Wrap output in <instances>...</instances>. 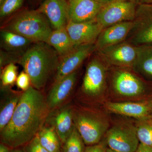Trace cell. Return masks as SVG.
Returning <instances> with one entry per match:
<instances>
[{
    "mask_svg": "<svg viewBox=\"0 0 152 152\" xmlns=\"http://www.w3.org/2000/svg\"><path fill=\"white\" fill-rule=\"evenodd\" d=\"M50 111L46 97L31 86L23 92L10 121L0 131L1 142L12 148L25 145L43 126Z\"/></svg>",
    "mask_w": 152,
    "mask_h": 152,
    "instance_id": "1",
    "label": "cell"
},
{
    "mask_svg": "<svg viewBox=\"0 0 152 152\" xmlns=\"http://www.w3.org/2000/svg\"><path fill=\"white\" fill-rule=\"evenodd\" d=\"M59 60V56L50 45L36 42L26 50L18 63L29 76L31 86L41 91L52 75L56 72Z\"/></svg>",
    "mask_w": 152,
    "mask_h": 152,
    "instance_id": "2",
    "label": "cell"
},
{
    "mask_svg": "<svg viewBox=\"0 0 152 152\" xmlns=\"http://www.w3.org/2000/svg\"><path fill=\"white\" fill-rule=\"evenodd\" d=\"M47 17L39 10L25 11L7 23L2 30L19 34L34 42L47 43L53 31Z\"/></svg>",
    "mask_w": 152,
    "mask_h": 152,
    "instance_id": "3",
    "label": "cell"
},
{
    "mask_svg": "<svg viewBox=\"0 0 152 152\" xmlns=\"http://www.w3.org/2000/svg\"><path fill=\"white\" fill-rule=\"evenodd\" d=\"M74 125L85 145H95L101 141L108 130V124L96 113L73 106Z\"/></svg>",
    "mask_w": 152,
    "mask_h": 152,
    "instance_id": "4",
    "label": "cell"
},
{
    "mask_svg": "<svg viewBox=\"0 0 152 152\" xmlns=\"http://www.w3.org/2000/svg\"><path fill=\"white\" fill-rule=\"evenodd\" d=\"M114 68L111 85L118 94L132 97L152 92V84L142 78L131 68Z\"/></svg>",
    "mask_w": 152,
    "mask_h": 152,
    "instance_id": "5",
    "label": "cell"
},
{
    "mask_svg": "<svg viewBox=\"0 0 152 152\" xmlns=\"http://www.w3.org/2000/svg\"><path fill=\"white\" fill-rule=\"evenodd\" d=\"M126 41L136 47L152 45V4L140 3Z\"/></svg>",
    "mask_w": 152,
    "mask_h": 152,
    "instance_id": "6",
    "label": "cell"
},
{
    "mask_svg": "<svg viewBox=\"0 0 152 152\" xmlns=\"http://www.w3.org/2000/svg\"><path fill=\"white\" fill-rule=\"evenodd\" d=\"M108 67L97 55L91 59L82 83L81 90L85 96L94 99L103 93L106 86Z\"/></svg>",
    "mask_w": 152,
    "mask_h": 152,
    "instance_id": "7",
    "label": "cell"
},
{
    "mask_svg": "<svg viewBox=\"0 0 152 152\" xmlns=\"http://www.w3.org/2000/svg\"><path fill=\"white\" fill-rule=\"evenodd\" d=\"M138 4L123 0H114L103 7L96 19L103 29L118 23L133 21Z\"/></svg>",
    "mask_w": 152,
    "mask_h": 152,
    "instance_id": "8",
    "label": "cell"
},
{
    "mask_svg": "<svg viewBox=\"0 0 152 152\" xmlns=\"http://www.w3.org/2000/svg\"><path fill=\"white\" fill-rule=\"evenodd\" d=\"M95 52L108 67L132 69L137 57L138 48L125 41Z\"/></svg>",
    "mask_w": 152,
    "mask_h": 152,
    "instance_id": "9",
    "label": "cell"
},
{
    "mask_svg": "<svg viewBox=\"0 0 152 152\" xmlns=\"http://www.w3.org/2000/svg\"><path fill=\"white\" fill-rule=\"evenodd\" d=\"M105 135L109 148L118 152H135L140 144L137 128L128 124L115 125Z\"/></svg>",
    "mask_w": 152,
    "mask_h": 152,
    "instance_id": "10",
    "label": "cell"
},
{
    "mask_svg": "<svg viewBox=\"0 0 152 152\" xmlns=\"http://www.w3.org/2000/svg\"><path fill=\"white\" fill-rule=\"evenodd\" d=\"M96 51L95 44L81 45L75 47L69 53L60 57L54 82L77 70L85 60Z\"/></svg>",
    "mask_w": 152,
    "mask_h": 152,
    "instance_id": "11",
    "label": "cell"
},
{
    "mask_svg": "<svg viewBox=\"0 0 152 152\" xmlns=\"http://www.w3.org/2000/svg\"><path fill=\"white\" fill-rule=\"evenodd\" d=\"M45 124L54 128L63 145L73 130V106L66 103L50 110Z\"/></svg>",
    "mask_w": 152,
    "mask_h": 152,
    "instance_id": "12",
    "label": "cell"
},
{
    "mask_svg": "<svg viewBox=\"0 0 152 152\" xmlns=\"http://www.w3.org/2000/svg\"><path fill=\"white\" fill-rule=\"evenodd\" d=\"M66 28L75 46L95 44L103 30L96 19L84 23L68 22Z\"/></svg>",
    "mask_w": 152,
    "mask_h": 152,
    "instance_id": "13",
    "label": "cell"
},
{
    "mask_svg": "<svg viewBox=\"0 0 152 152\" xmlns=\"http://www.w3.org/2000/svg\"><path fill=\"white\" fill-rule=\"evenodd\" d=\"M77 70L54 82L46 96L50 110L66 103L73 91L78 78Z\"/></svg>",
    "mask_w": 152,
    "mask_h": 152,
    "instance_id": "14",
    "label": "cell"
},
{
    "mask_svg": "<svg viewBox=\"0 0 152 152\" xmlns=\"http://www.w3.org/2000/svg\"><path fill=\"white\" fill-rule=\"evenodd\" d=\"M68 22L84 23L95 20L103 5L94 0H68Z\"/></svg>",
    "mask_w": 152,
    "mask_h": 152,
    "instance_id": "15",
    "label": "cell"
},
{
    "mask_svg": "<svg viewBox=\"0 0 152 152\" xmlns=\"http://www.w3.org/2000/svg\"><path fill=\"white\" fill-rule=\"evenodd\" d=\"M38 10L47 17L54 30L66 26L68 23L67 0H45Z\"/></svg>",
    "mask_w": 152,
    "mask_h": 152,
    "instance_id": "16",
    "label": "cell"
},
{
    "mask_svg": "<svg viewBox=\"0 0 152 152\" xmlns=\"http://www.w3.org/2000/svg\"><path fill=\"white\" fill-rule=\"evenodd\" d=\"M132 26L133 21L124 22L103 29L95 42L96 51L126 40Z\"/></svg>",
    "mask_w": 152,
    "mask_h": 152,
    "instance_id": "17",
    "label": "cell"
},
{
    "mask_svg": "<svg viewBox=\"0 0 152 152\" xmlns=\"http://www.w3.org/2000/svg\"><path fill=\"white\" fill-rule=\"evenodd\" d=\"M106 106L107 109L112 113L132 117L142 121L150 120L152 118V110L148 102H108Z\"/></svg>",
    "mask_w": 152,
    "mask_h": 152,
    "instance_id": "18",
    "label": "cell"
},
{
    "mask_svg": "<svg viewBox=\"0 0 152 152\" xmlns=\"http://www.w3.org/2000/svg\"><path fill=\"white\" fill-rule=\"evenodd\" d=\"M23 92L14 91L10 87H1L0 131L2 130L10 121Z\"/></svg>",
    "mask_w": 152,
    "mask_h": 152,
    "instance_id": "19",
    "label": "cell"
},
{
    "mask_svg": "<svg viewBox=\"0 0 152 152\" xmlns=\"http://www.w3.org/2000/svg\"><path fill=\"white\" fill-rule=\"evenodd\" d=\"M137 48V57L132 69L142 78L152 84V45Z\"/></svg>",
    "mask_w": 152,
    "mask_h": 152,
    "instance_id": "20",
    "label": "cell"
},
{
    "mask_svg": "<svg viewBox=\"0 0 152 152\" xmlns=\"http://www.w3.org/2000/svg\"><path fill=\"white\" fill-rule=\"evenodd\" d=\"M47 43L54 49L60 57L69 53L75 47L66 28L53 30Z\"/></svg>",
    "mask_w": 152,
    "mask_h": 152,
    "instance_id": "21",
    "label": "cell"
},
{
    "mask_svg": "<svg viewBox=\"0 0 152 152\" xmlns=\"http://www.w3.org/2000/svg\"><path fill=\"white\" fill-rule=\"evenodd\" d=\"M1 35L3 45L11 52L26 50L34 42L23 36L7 30H2Z\"/></svg>",
    "mask_w": 152,
    "mask_h": 152,
    "instance_id": "22",
    "label": "cell"
},
{
    "mask_svg": "<svg viewBox=\"0 0 152 152\" xmlns=\"http://www.w3.org/2000/svg\"><path fill=\"white\" fill-rule=\"evenodd\" d=\"M45 124L37 134L39 141L49 152H62L61 144L54 128Z\"/></svg>",
    "mask_w": 152,
    "mask_h": 152,
    "instance_id": "23",
    "label": "cell"
},
{
    "mask_svg": "<svg viewBox=\"0 0 152 152\" xmlns=\"http://www.w3.org/2000/svg\"><path fill=\"white\" fill-rule=\"evenodd\" d=\"M85 144L75 126L66 140L63 144L62 152H84Z\"/></svg>",
    "mask_w": 152,
    "mask_h": 152,
    "instance_id": "24",
    "label": "cell"
},
{
    "mask_svg": "<svg viewBox=\"0 0 152 152\" xmlns=\"http://www.w3.org/2000/svg\"><path fill=\"white\" fill-rule=\"evenodd\" d=\"M137 128V135L140 143L152 147V121H142Z\"/></svg>",
    "mask_w": 152,
    "mask_h": 152,
    "instance_id": "25",
    "label": "cell"
},
{
    "mask_svg": "<svg viewBox=\"0 0 152 152\" xmlns=\"http://www.w3.org/2000/svg\"><path fill=\"white\" fill-rule=\"evenodd\" d=\"M18 67L15 63L9 64L1 71V84L3 87H10L16 82Z\"/></svg>",
    "mask_w": 152,
    "mask_h": 152,
    "instance_id": "26",
    "label": "cell"
},
{
    "mask_svg": "<svg viewBox=\"0 0 152 152\" xmlns=\"http://www.w3.org/2000/svg\"><path fill=\"white\" fill-rule=\"evenodd\" d=\"M24 0H4L0 7V16L4 18L12 14L21 7Z\"/></svg>",
    "mask_w": 152,
    "mask_h": 152,
    "instance_id": "27",
    "label": "cell"
},
{
    "mask_svg": "<svg viewBox=\"0 0 152 152\" xmlns=\"http://www.w3.org/2000/svg\"><path fill=\"white\" fill-rule=\"evenodd\" d=\"M16 84L18 88L23 91H25L31 86L29 76L24 71L21 72L17 77Z\"/></svg>",
    "mask_w": 152,
    "mask_h": 152,
    "instance_id": "28",
    "label": "cell"
},
{
    "mask_svg": "<svg viewBox=\"0 0 152 152\" xmlns=\"http://www.w3.org/2000/svg\"><path fill=\"white\" fill-rule=\"evenodd\" d=\"M24 146L25 152H49L42 145L37 135Z\"/></svg>",
    "mask_w": 152,
    "mask_h": 152,
    "instance_id": "29",
    "label": "cell"
},
{
    "mask_svg": "<svg viewBox=\"0 0 152 152\" xmlns=\"http://www.w3.org/2000/svg\"><path fill=\"white\" fill-rule=\"evenodd\" d=\"M107 146L105 140L102 141L97 144L87 146L84 152H106L107 148Z\"/></svg>",
    "mask_w": 152,
    "mask_h": 152,
    "instance_id": "30",
    "label": "cell"
},
{
    "mask_svg": "<svg viewBox=\"0 0 152 152\" xmlns=\"http://www.w3.org/2000/svg\"><path fill=\"white\" fill-rule=\"evenodd\" d=\"M135 152H152V147L140 143Z\"/></svg>",
    "mask_w": 152,
    "mask_h": 152,
    "instance_id": "31",
    "label": "cell"
},
{
    "mask_svg": "<svg viewBox=\"0 0 152 152\" xmlns=\"http://www.w3.org/2000/svg\"><path fill=\"white\" fill-rule=\"evenodd\" d=\"M12 149L3 143L0 144V152H11Z\"/></svg>",
    "mask_w": 152,
    "mask_h": 152,
    "instance_id": "32",
    "label": "cell"
},
{
    "mask_svg": "<svg viewBox=\"0 0 152 152\" xmlns=\"http://www.w3.org/2000/svg\"><path fill=\"white\" fill-rule=\"evenodd\" d=\"M95 1L102 5L105 6L107 4L112 1H113L114 0H94Z\"/></svg>",
    "mask_w": 152,
    "mask_h": 152,
    "instance_id": "33",
    "label": "cell"
},
{
    "mask_svg": "<svg viewBox=\"0 0 152 152\" xmlns=\"http://www.w3.org/2000/svg\"><path fill=\"white\" fill-rule=\"evenodd\" d=\"M141 4H152V0H140V3Z\"/></svg>",
    "mask_w": 152,
    "mask_h": 152,
    "instance_id": "34",
    "label": "cell"
},
{
    "mask_svg": "<svg viewBox=\"0 0 152 152\" xmlns=\"http://www.w3.org/2000/svg\"><path fill=\"white\" fill-rule=\"evenodd\" d=\"M11 152H25V151L23 149H21L18 148H13Z\"/></svg>",
    "mask_w": 152,
    "mask_h": 152,
    "instance_id": "35",
    "label": "cell"
},
{
    "mask_svg": "<svg viewBox=\"0 0 152 152\" xmlns=\"http://www.w3.org/2000/svg\"><path fill=\"white\" fill-rule=\"evenodd\" d=\"M123 1L132 2L137 3V4H140V0H123Z\"/></svg>",
    "mask_w": 152,
    "mask_h": 152,
    "instance_id": "36",
    "label": "cell"
},
{
    "mask_svg": "<svg viewBox=\"0 0 152 152\" xmlns=\"http://www.w3.org/2000/svg\"><path fill=\"white\" fill-rule=\"evenodd\" d=\"M106 152H118L116 151H114V150L111 149L109 148H107V151H106Z\"/></svg>",
    "mask_w": 152,
    "mask_h": 152,
    "instance_id": "37",
    "label": "cell"
},
{
    "mask_svg": "<svg viewBox=\"0 0 152 152\" xmlns=\"http://www.w3.org/2000/svg\"><path fill=\"white\" fill-rule=\"evenodd\" d=\"M148 102L149 103L150 106H151V108L152 110V99L149 101V102Z\"/></svg>",
    "mask_w": 152,
    "mask_h": 152,
    "instance_id": "38",
    "label": "cell"
},
{
    "mask_svg": "<svg viewBox=\"0 0 152 152\" xmlns=\"http://www.w3.org/2000/svg\"><path fill=\"white\" fill-rule=\"evenodd\" d=\"M4 0H0V4H1Z\"/></svg>",
    "mask_w": 152,
    "mask_h": 152,
    "instance_id": "39",
    "label": "cell"
}]
</instances>
